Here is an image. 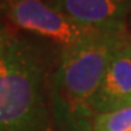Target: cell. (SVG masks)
<instances>
[{
	"instance_id": "8fae6325",
	"label": "cell",
	"mask_w": 131,
	"mask_h": 131,
	"mask_svg": "<svg viewBox=\"0 0 131 131\" xmlns=\"http://www.w3.org/2000/svg\"><path fill=\"white\" fill-rule=\"evenodd\" d=\"M130 27H131V21H130Z\"/></svg>"
},
{
	"instance_id": "6da1fadb",
	"label": "cell",
	"mask_w": 131,
	"mask_h": 131,
	"mask_svg": "<svg viewBox=\"0 0 131 131\" xmlns=\"http://www.w3.org/2000/svg\"><path fill=\"white\" fill-rule=\"evenodd\" d=\"M39 41L15 32L0 58V131H58L51 108L56 63Z\"/></svg>"
},
{
	"instance_id": "8992f818",
	"label": "cell",
	"mask_w": 131,
	"mask_h": 131,
	"mask_svg": "<svg viewBox=\"0 0 131 131\" xmlns=\"http://www.w3.org/2000/svg\"><path fill=\"white\" fill-rule=\"evenodd\" d=\"M92 131H131V104L95 116Z\"/></svg>"
},
{
	"instance_id": "5b68a950",
	"label": "cell",
	"mask_w": 131,
	"mask_h": 131,
	"mask_svg": "<svg viewBox=\"0 0 131 131\" xmlns=\"http://www.w3.org/2000/svg\"><path fill=\"white\" fill-rule=\"evenodd\" d=\"M76 23L102 32L127 31L131 9L115 0H48Z\"/></svg>"
},
{
	"instance_id": "52a82bcc",
	"label": "cell",
	"mask_w": 131,
	"mask_h": 131,
	"mask_svg": "<svg viewBox=\"0 0 131 131\" xmlns=\"http://www.w3.org/2000/svg\"><path fill=\"white\" fill-rule=\"evenodd\" d=\"M15 35V31L5 23H0V58L4 55Z\"/></svg>"
},
{
	"instance_id": "7a4b0ae2",
	"label": "cell",
	"mask_w": 131,
	"mask_h": 131,
	"mask_svg": "<svg viewBox=\"0 0 131 131\" xmlns=\"http://www.w3.org/2000/svg\"><path fill=\"white\" fill-rule=\"evenodd\" d=\"M127 31L100 32L60 48L51 86V108L58 131H92L94 100L107 66Z\"/></svg>"
},
{
	"instance_id": "9c48e42d",
	"label": "cell",
	"mask_w": 131,
	"mask_h": 131,
	"mask_svg": "<svg viewBox=\"0 0 131 131\" xmlns=\"http://www.w3.org/2000/svg\"><path fill=\"white\" fill-rule=\"evenodd\" d=\"M3 17H4V14H3V2H0V23H3Z\"/></svg>"
},
{
	"instance_id": "277c9868",
	"label": "cell",
	"mask_w": 131,
	"mask_h": 131,
	"mask_svg": "<svg viewBox=\"0 0 131 131\" xmlns=\"http://www.w3.org/2000/svg\"><path fill=\"white\" fill-rule=\"evenodd\" d=\"M131 104V35L118 44L107 66L106 74L94 100L98 114L114 111Z\"/></svg>"
},
{
	"instance_id": "ba28073f",
	"label": "cell",
	"mask_w": 131,
	"mask_h": 131,
	"mask_svg": "<svg viewBox=\"0 0 131 131\" xmlns=\"http://www.w3.org/2000/svg\"><path fill=\"white\" fill-rule=\"evenodd\" d=\"M115 2H119V3H122L124 5H127V7L131 9V0H115Z\"/></svg>"
},
{
	"instance_id": "30bf717a",
	"label": "cell",
	"mask_w": 131,
	"mask_h": 131,
	"mask_svg": "<svg viewBox=\"0 0 131 131\" xmlns=\"http://www.w3.org/2000/svg\"><path fill=\"white\" fill-rule=\"evenodd\" d=\"M3 3H14V2H19V0H0Z\"/></svg>"
},
{
	"instance_id": "3957f363",
	"label": "cell",
	"mask_w": 131,
	"mask_h": 131,
	"mask_svg": "<svg viewBox=\"0 0 131 131\" xmlns=\"http://www.w3.org/2000/svg\"><path fill=\"white\" fill-rule=\"evenodd\" d=\"M3 14L21 31L64 47L76 46L102 31L84 27L52 7L48 0H19L3 3Z\"/></svg>"
}]
</instances>
